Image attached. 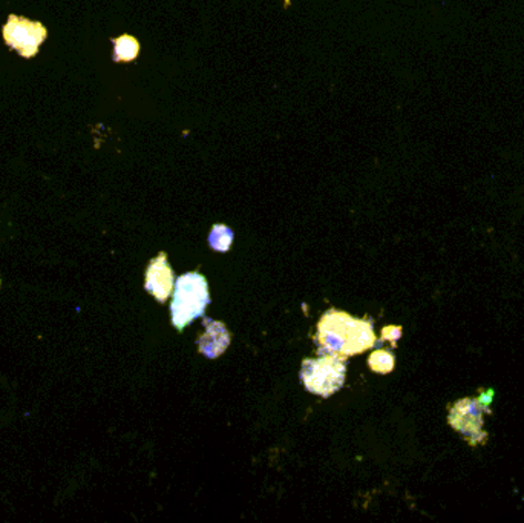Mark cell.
<instances>
[{
	"mask_svg": "<svg viewBox=\"0 0 524 523\" xmlns=\"http://www.w3.org/2000/svg\"><path fill=\"white\" fill-rule=\"evenodd\" d=\"M394 354H390L388 350H376L371 354L370 359H368V364H370L371 370H374L377 373L386 374L393 372L394 369Z\"/></svg>",
	"mask_w": 524,
	"mask_h": 523,
	"instance_id": "obj_9",
	"label": "cell"
},
{
	"mask_svg": "<svg viewBox=\"0 0 524 523\" xmlns=\"http://www.w3.org/2000/svg\"><path fill=\"white\" fill-rule=\"evenodd\" d=\"M483 413L490 410L480 402L479 398L461 399L450 410V424L461 431L472 447L486 444L488 434L483 431Z\"/></svg>",
	"mask_w": 524,
	"mask_h": 523,
	"instance_id": "obj_4",
	"label": "cell"
},
{
	"mask_svg": "<svg viewBox=\"0 0 524 523\" xmlns=\"http://www.w3.org/2000/svg\"><path fill=\"white\" fill-rule=\"evenodd\" d=\"M316 344L321 354L345 361L376 344V334L368 319L353 318L339 310H328L317 325Z\"/></svg>",
	"mask_w": 524,
	"mask_h": 523,
	"instance_id": "obj_1",
	"label": "cell"
},
{
	"mask_svg": "<svg viewBox=\"0 0 524 523\" xmlns=\"http://www.w3.org/2000/svg\"><path fill=\"white\" fill-rule=\"evenodd\" d=\"M402 329L399 325H388L382 332V336H383V341H391L393 345H396L397 339L401 338Z\"/></svg>",
	"mask_w": 524,
	"mask_h": 523,
	"instance_id": "obj_11",
	"label": "cell"
},
{
	"mask_svg": "<svg viewBox=\"0 0 524 523\" xmlns=\"http://www.w3.org/2000/svg\"><path fill=\"white\" fill-rule=\"evenodd\" d=\"M48 37V31L40 22L11 15L4 26V39L6 45L17 51L22 57L30 59L39 53V46Z\"/></svg>",
	"mask_w": 524,
	"mask_h": 523,
	"instance_id": "obj_5",
	"label": "cell"
},
{
	"mask_svg": "<svg viewBox=\"0 0 524 523\" xmlns=\"http://www.w3.org/2000/svg\"><path fill=\"white\" fill-rule=\"evenodd\" d=\"M206 334L199 336V349L208 358H217L228 349L230 334L221 323L204 318Z\"/></svg>",
	"mask_w": 524,
	"mask_h": 523,
	"instance_id": "obj_7",
	"label": "cell"
},
{
	"mask_svg": "<svg viewBox=\"0 0 524 523\" xmlns=\"http://www.w3.org/2000/svg\"><path fill=\"white\" fill-rule=\"evenodd\" d=\"M224 238L233 239L232 230L228 229V226H215L212 234H210V246L213 249L221 250V252L228 250L232 243L224 241Z\"/></svg>",
	"mask_w": 524,
	"mask_h": 523,
	"instance_id": "obj_10",
	"label": "cell"
},
{
	"mask_svg": "<svg viewBox=\"0 0 524 523\" xmlns=\"http://www.w3.org/2000/svg\"><path fill=\"white\" fill-rule=\"evenodd\" d=\"M140 54L139 40L132 35L123 34L114 39V60L115 62H132Z\"/></svg>",
	"mask_w": 524,
	"mask_h": 523,
	"instance_id": "obj_8",
	"label": "cell"
},
{
	"mask_svg": "<svg viewBox=\"0 0 524 523\" xmlns=\"http://www.w3.org/2000/svg\"><path fill=\"white\" fill-rule=\"evenodd\" d=\"M345 373V361L332 354H324L322 358L304 361L301 379L308 392L330 398L342 389Z\"/></svg>",
	"mask_w": 524,
	"mask_h": 523,
	"instance_id": "obj_3",
	"label": "cell"
},
{
	"mask_svg": "<svg viewBox=\"0 0 524 523\" xmlns=\"http://www.w3.org/2000/svg\"><path fill=\"white\" fill-rule=\"evenodd\" d=\"M175 287V276L168 265L166 254H160L159 258L152 259L146 272V290L154 295L159 303H166Z\"/></svg>",
	"mask_w": 524,
	"mask_h": 523,
	"instance_id": "obj_6",
	"label": "cell"
},
{
	"mask_svg": "<svg viewBox=\"0 0 524 523\" xmlns=\"http://www.w3.org/2000/svg\"><path fill=\"white\" fill-rule=\"evenodd\" d=\"M210 303L208 283L199 272H189L177 279L173 287V301L170 305L172 323L179 330L188 327L192 321L203 316Z\"/></svg>",
	"mask_w": 524,
	"mask_h": 523,
	"instance_id": "obj_2",
	"label": "cell"
}]
</instances>
